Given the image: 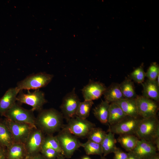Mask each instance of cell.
Returning a JSON list of instances; mask_svg holds the SVG:
<instances>
[{
    "instance_id": "cell-18",
    "label": "cell",
    "mask_w": 159,
    "mask_h": 159,
    "mask_svg": "<svg viewBox=\"0 0 159 159\" xmlns=\"http://www.w3.org/2000/svg\"><path fill=\"white\" fill-rule=\"evenodd\" d=\"M122 109L127 116L138 117L135 99L123 98L115 102Z\"/></svg>"
},
{
    "instance_id": "cell-30",
    "label": "cell",
    "mask_w": 159,
    "mask_h": 159,
    "mask_svg": "<svg viewBox=\"0 0 159 159\" xmlns=\"http://www.w3.org/2000/svg\"><path fill=\"white\" fill-rule=\"evenodd\" d=\"M130 78L138 83L142 84L146 77L145 72L142 66L135 69L130 74Z\"/></svg>"
},
{
    "instance_id": "cell-38",
    "label": "cell",
    "mask_w": 159,
    "mask_h": 159,
    "mask_svg": "<svg viewBox=\"0 0 159 159\" xmlns=\"http://www.w3.org/2000/svg\"><path fill=\"white\" fill-rule=\"evenodd\" d=\"M64 156L62 154L59 155L56 159H64Z\"/></svg>"
},
{
    "instance_id": "cell-29",
    "label": "cell",
    "mask_w": 159,
    "mask_h": 159,
    "mask_svg": "<svg viewBox=\"0 0 159 159\" xmlns=\"http://www.w3.org/2000/svg\"><path fill=\"white\" fill-rule=\"evenodd\" d=\"M106 134V132L101 128L95 127L90 130L87 138L88 140L100 144Z\"/></svg>"
},
{
    "instance_id": "cell-13",
    "label": "cell",
    "mask_w": 159,
    "mask_h": 159,
    "mask_svg": "<svg viewBox=\"0 0 159 159\" xmlns=\"http://www.w3.org/2000/svg\"><path fill=\"white\" fill-rule=\"evenodd\" d=\"M107 87L103 83L90 80L82 90L84 100L93 101L100 98Z\"/></svg>"
},
{
    "instance_id": "cell-11",
    "label": "cell",
    "mask_w": 159,
    "mask_h": 159,
    "mask_svg": "<svg viewBox=\"0 0 159 159\" xmlns=\"http://www.w3.org/2000/svg\"><path fill=\"white\" fill-rule=\"evenodd\" d=\"M45 136L44 133L37 127H34L24 144L28 156L40 153Z\"/></svg>"
},
{
    "instance_id": "cell-6",
    "label": "cell",
    "mask_w": 159,
    "mask_h": 159,
    "mask_svg": "<svg viewBox=\"0 0 159 159\" xmlns=\"http://www.w3.org/2000/svg\"><path fill=\"white\" fill-rule=\"evenodd\" d=\"M66 124L62 128L79 138H87L90 130L95 127V124L87 119L77 116L67 120Z\"/></svg>"
},
{
    "instance_id": "cell-17",
    "label": "cell",
    "mask_w": 159,
    "mask_h": 159,
    "mask_svg": "<svg viewBox=\"0 0 159 159\" xmlns=\"http://www.w3.org/2000/svg\"><path fill=\"white\" fill-rule=\"evenodd\" d=\"M143 95L158 102L159 100V85L156 80H147L142 83Z\"/></svg>"
},
{
    "instance_id": "cell-35",
    "label": "cell",
    "mask_w": 159,
    "mask_h": 159,
    "mask_svg": "<svg viewBox=\"0 0 159 159\" xmlns=\"http://www.w3.org/2000/svg\"><path fill=\"white\" fill-rule=\"evenodd\" d=\"M27 159H45V158L40 153L38 154L28 156Z\"/></svg>"
},
{
    "instance_id": "cell-7",
    "label": "cell",
    "mask_w": 159,
    "mask_h": 159,
    "mask_svg": "<svg viewBox=\"0 0 159 159\" xmlns=\"http://www.w3.org/2000/svg\"><path fill=\"white\" fill-rule=\"evenodd\" d=\"M34 111L32 109H25L16 103L4 114L3 116L14 122L28 124L36 127V117Z\"/></svg>"
},
{
    "instance_id": "cell-41",
    "label": "cell",
    "mask_w": 159,
    "mask_h": 159,
    "mask_svg": "<svg viewBox=\"0 0 159 159\" xmlns=\"http://www.w3.org/2000/svg\"><path fill=\"white\" fill-rule=\"evenodd\" d=\"M27 157H28V156L27 157H26L24 159H27Z\"/></svg>"
},
{
    "instance_id": "cell-15",
    "label": "cell",
    "mask_w": 159,
    "mask_h": 159,
    "mask_svg": "<svg viewBox=\"0 0 159 159\" xmlns=\"http://www.w3.org/2000/svg\"><path fill=\"white\" fill-rule=\"evenodd\" d=\"M20 90L16 87L9 88L0 98V116L4 114L16 102V98Z\"/></svg>"
},
{
    "instance_id": "cell-10",
    "label": "cell",
    "mask_w": 159,
    "mask_h": 159,
    "mask_svg": "<svg viewBox=\"0 0 159 159\" xmlns=\"http://www.w3.org/2000/svg\"><path fill=\"white\" fill-rule=\"evenodd\" d=\"M80 101L76 94L75 88L64 97L60 106L63 117L66 120L76 116V113Z\"/></svg>"
},
{
    "instance_id": "cell-25",
    "label": "cell",
    "mask_w": 159,
    "mask_h": 159,
    "mask_svg": "<svg viewBox=\"0 0 159 159\" xmlns=\"http://www.w3.org/2000/svg\"><path fill=\"white\" fill-rule=\"evenodd\" d=\"M119 86L125 98L136 99L138 95L135 92L133 83L130 78L125 79L119 84Z\"/></svg>"
},
{
    "instance_id": "cell-22",
    "label": "cell",
    "mask_w": 159,
    "mask_h": 159,
    "mask_svg": "<svg viewBox=\"0 0 159 159\" xmlns=\"http://www.w3.org/2000/svg\"><path fill=\"white\" fill-rule=\"evenodd\" d=\"M117 140L115 137L114 134L108 130L104 139L100 144L103 156L114 153L117 148L116 144Z\"/></svg>"
},
{
    "instance_id": "cell-16",
    "label": "cell",
    "mask_w": 159,
    "mask_h": 159,
    "mask_svg": "<svg viewBox=\"0 0 159 159\" xmlns=\"http://www.w3.org/2000/svg\"><path fill=\"white\" fill-rule=\"evenodd\" d=\"M28 156L24 143L14 142L6 148V159H24Z\"/></svg>"
},
{
    "instance_id": "cell-31",
    "label": "cell",
    "mask_w": 159,
    "mask_h": 159,
    "mask_svg": "<svg viewBox=\"0 0 159 159\" xmlns=\"http://www.w3.org/2000/svg\"><path fill=\"white\" fill-rule=\"evenodd\" d=\"M146 77L148 80L151 81H155L159 75V67L156 62L152 63L145 72Z\"/></svg>"
},
{
    "instance_id": "cell-37",
    "label": "cell",
    "mask_w": 159,
    "mask_h": 159,
    "mask_svg": "<svg viewBox=\"0 0 159 159\" xmlns=\"http://www.w3.org/2000/svg\"><path fill=\"white\" fill-rule=\"evenodd\" d=\"M148 159H159V155L158 153L155 155Z\"/></svg>"
},
{
    "instance_id": "cell-9",
    "label": "cell",
    "mask_w": 159,
    "mask_h": 159,
    "mask_svg": "<svg viewBox=\"0 0 159 159\" xmlns=\"http://www.w3.org/2000/svg\"><path fill=\"white\" fill-rule=\"evenodd\" d=\"M4 120L15 142L24 144L33 129L37 127L28 124L14 122L6 118Z\"/></svg>"
},
{
    "instance_id": "cell-27",
    "label": "cell",
    "mask_w": 159,
    "mask_h": 159,
    "mask_svg": "<svg viewBox=\"0 0 159 159\" xmlns=\"http://www.w3.org/2000/svg\"><path fill=\"white\" fill-rule=\"evenodd\" d=\"M48 148L54 149L63 155L62 151L56 136L50 134L45 136L42 149Z\"/></svg>"
},
{
    "instance_id": "cell-14",
    "label": "cell",
    "mask_w": 159,
    "mask_h": 159,
    "mask_svg": "<svg viewBox=\"0 0 159 159\" xmlns=\"http://www.w3.org/2000/svg\"><path fill=\"white\" fill-rule=\"evenodd\" d=\"M157 149L153 143L143 139H139L132 151L140 159H148L156 154Z\"/></svg>"
},
{
    "instance_id": "cell-3",
    "label": "cell",
    "mask_w": 159,
    "mask_h": 159,
    "mask_svg": "<svg viewBox=\"0 0 159 159\" xmlns=\"http://www.w3.org/2000/svg\"><path fill=\"white\" fill-rule=\"evenodd\" d=\"M53 77V75L45 72L32 74L18 82L16 87L20 91L39 89L47 86Z\"/></svg>"
},
{
    "instance_id": "cell-34",
    "label": "cell",
    "mask_w": 159,
    "mask_h": 159,
    "mask_svg": "<svg viewBox=\"0 0 159 159\" xmlns=\"http://www.w3.org/2000/svg\"><path fill=\"white\" fill-rule=\"evenodd\" d=\"M6 148L0 144V159H6Z\"/></svg>"
},
{
    "instance_id": "cell-26",
    "label": "cell",
    "mask_w": 159,
    "mask_h": 159,
    "mask_svg": "<svg viewBox=\"0 0 159 159\" xmlns=\"http://www.w3.org/2000/svg\"><path fill=\"white\" fill-rule=\"evenodd\" d=\"M87 155H98L102 156V151L100 144L88 140L86 142L81 144Z\"/></svg>"
},
{
    "instance_id": "cell-19",
    "label": "cell",
    "mask_w": 159,
    "mask_h": 159,
    "mask_svg": "<svg viewBox=\"0 0 159 159\" xmlns=\"http://www.w3.org/2000/svg\"><path fill=\"white\" fill-rule=\"evenodd\" d=\"M103 95L105 100L110 104L125 98L119 84L116 83H112L107 87Z\"/></svg>"
},
{
    "instance_id": "cell-39",
    "label": "cell",
    "mask_w": 159,
    "mask_h": 159,
    "mask_svg": "<svg viewBox=\"0 0 159 159\" xmlns=\"http://www.w3.org/2000/svg\"><path fill=\"white\" fill-rule=\"evenodd\" d=\"M82 159H91V158L88 156H85L83 157Z\"/></svg>"
},
{
    "instance_id": "cell-24",
    "label": "cell",
    "mask_w": 159,
    "mask_h": 159,
    "mask_svg": "<svg viewBox=\"0 0 159 159\" xmlns=\"http://www.w3.org/2000/svg\"><path fill=\"white\" fill-rule=\"evenodd\" d=\"M139 140L135 135L130 134L120 135L117 139L121 146L128 152L134 149Z\"/></svg>"
},
{
    "instance_id": "cell-21",
    "label": "cell",
    "mask_w": 159,
    "mask_h": 159,
    "mask_svg": "<svg viewBox=\"0 0 159 159\" xmlns=\"http://www.w3.org/2000/svg\"><path fill=\"white\" fill-rule=\"evenodd\" d=\"M127 115L120 107L115 103L110 104L108 124L113 125L118 122Z\"/></svg>"
},
{
    "instance_id": "cell-12",
    "label": "cell",
    "mask_w": 159,
    "mask_h": 159,
    "mask_svg": "<svg viewBox=\"0 0 159 159\" xmlns=\"http://www.w3.org/2000/svg\"><path fill=\"white\" fill-rule=\"evenodd\" d=\"M138 114L142 118L156 116L158 110V102L143 96L135 99Z\"/></svg>"
},
{
    "instance_id": "cell-36",
    "label": "cell",
    "mask_w": 159,
    "mask_h": 159,
    "mask_svg": "<svg viewBox=\"0 0 159 159\" xmlns=\"http://www.w3.org/2000/svg\"><path fill=\"white\" fill-rule=\"evenodd\" d=\"M128 153V157L127 159H140L135 155L132 151H129Z\"/></svg>"
},
{
    "instance_id": "cell-28",
    "label": "cell",
    "mask_w": 159,
    "mask_h": 159,
    "mask_svg": "<svg viewBox=\"0 0 159 159\" xmlns=\"http://www.w3.org/2000/svg\"><path fill=\"white\" fill-rule=\"evenodd\" d=\"M93 104V101L84 100L80 102L76 113V116L82 119H87L89 115Z\"/></svg>"
},
{
    "instance_id": "cell-33",
    "label": "cell",
    "mask_w": 159,
    "mask_h": 159,
    "mask_svg": "<svg viewBox=\"0 0 159 159\" xmlns=\"http://www.w3.org/2000/svg\"><path fill=\"white\" fill-rule=\"evenodd\" d=\"M114 154L113 159H127L128 153L123 151L119 148H117L113 153Z\"/></svg>"
},
{
    "instance_id": "cell-1",
    "label": "cell",
    "mask_w": 159,
    "mask_h": 159,
    "mask_svg": "<svg viewBox=\"0 0 159 159\" xmlns=\"http://www.w3.org/2000/svg\"><path fill=\"white\" fill-rule=\"evenodd\" d=\"M63 117L61 112L54 108L42 109L36 117L35 125L44 134L53 135L63 127Z\"/></svg>"
},
{
    "instance_id": "cell-8",
    "label": "cell",
    "mask_w": 159,
    "mask_h": 159,
    "mask_svg": "<svg viewBox=\"0 0 159 159\" xmlns=\"http://www.w3.org/2000/svg\"><path fill=\"white\" fill-rule=\"evenodd\" d=\"M141 119L127 116L117 123L109 126V130L114 134L119 135L124 134L135 135Z\"/></svg>"
},
{
    "instance_id": "cell-32",
    "label": "cell",
    "mask_w": 159,
    "mask_h": 159,
    "mask_svg": "<svg viewBox=\"0 0 159 159\" xmlns=\"http://www.w3.org/2000/svg\"><path fill=\"white\" fill-rule=\"evenodd\" d=\"M40 153L45 159H56L62 154L54 149L49 148L42 149Z\"/></svg>"
},
{
    "instance_id": "cell-23",
    "label": "cell",
    "mask_w": 159,
    "mask_h": 159,
    "mask_svg": "<svg viewBox=\"0 0 159 159\" xmlns=\"http://www.w3.org/2000/svg\"><path fill=\"white\" fill-rule=\"evenodd\" d=\"M14 142L12 135L4 119L0 118V144L7 148Z\"/></svg>"
},
{
    "instance_id": "cell-2",
    "label": "cell",
    "mask_w": 159,
    "mask_h": 159,
    "mask_svg": "<svg viewBox=\"0 0 159 159\" xmlns=\"http://www.w3.org/2000/svg\"><path fill=\"white\" fill-rule=\"evenodd\" d=\"M135 135L153 143L159 150V122L157 116L142 118Z\"/></svg>"
},
{
    "instance_id": "cell-40",
    "label": "cell",
    "mask_w": 159,
    "mask_h": 159,
    "mask_svg": "<svg viewBox=\"0 0 159 159\" xmlns=\"http://www.w3.org/2000/svg\"><path fill=\"white\" fill-rule=\"evenodd\" d=\"M100 159H107L104 156H101Z\"/></svg>"
},
{
    "instance_id": "cell-4",
    "label": "cell",
    "mask_w": 159,
    "mask_h": 159,
    "mask_svg": "<svg viewBox=\"0 0 159 159\" xmlns=\"http://www.w3.org/2000/svg\"><path fill=\"white\" fill-rule=\"evenodd\" d=\"M62 152L63 155L70 158L74 152L81 147V144L77 137L62 128L56 136Z\"/></svg>"
},
{
    "instance_id": "cell-20",
    "label": "cell",
    "mask_w": 159,
    "mask_h": 159,
    "mask_svg": "<svg viewBox=\"0 0 159 159\" xmlns=\"http://www.w3.org/2000/svg\"><path fill=\"white\" fill-rule=\"evenodd\" d=\"M110 103L102 101L93 109L94 116L101 123L108 124Z\"/></svg>"
},
{
    "instance_id": "cell-5",
    "label": "cell",
    "mask_w": 159,
    "mask_h": 159,
    "mask_svg": "<svg viewBox=\"0 0 159 159\" xmlns=\"http://www.w3.org/2000/svg\"><path fill=\"white\" fill-rule=\"evenodd\" d=\"M16 101L19 105L24 104L30 106L34 111L38 112L43 109V105L47 102L44 93L39 89L32 92L28 90L27 93H24L23 90H20Z\"/></svg>"
}]
</instances>
